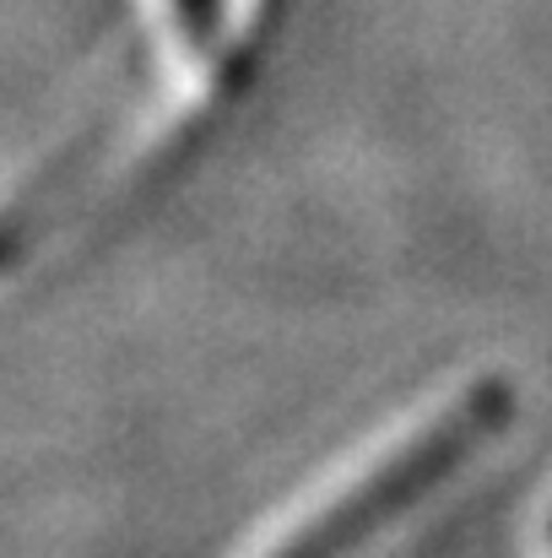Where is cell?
Listing matches in <instances>:
<instances>
[{"instance_id": "2", "label": "cell", "mask_w": 552, "mask_h": 558, "mask_svg": "<svg viewBox=\"0 0 552 558\" xmlns=\"http://www.w3.org/2000/svg\"><path fill=\"white\" fill-rule=\"evenodd\" d=\"M260 11H266V0H217V16H222V33L228 38H238Z\"/></svg>"}, {"instance_id": "1", "label": "cell", "mask_w": 552, "mask_h": 558, "mask_svg": "<svg viewBox=\"0 0 552 558\" xmlns=\"http://www.w3.org/2000/svg\"><path fill=\"white\" fill-rule=\"evenodd\" d=\"M515 390L504 374H477L428 407L395 445H384L364 472L293 521L287 537L266 543L255 558H358L390 532V521L428 505L455 472H466L510 423Z\"/></svg>"}]
</instances>
